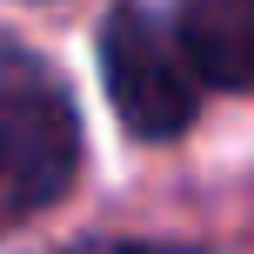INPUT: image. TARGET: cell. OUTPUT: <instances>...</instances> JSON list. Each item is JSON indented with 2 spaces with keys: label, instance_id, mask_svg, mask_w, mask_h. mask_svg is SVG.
I'll return each mask as SVG.
<instances>
[{
  "label": "cell",
  "instance_id": "3",
  "mask_svg": "<svg viewBox=\"0 0 254 254\" xmlns=\"http://www.w3.org/2000/svg\"><path fill=\"white\" fill-rule=\"evenodd\" d=\"M67 254H181V248H147V241H121V234H94V241H80Z\"/></svg>",
  "mask_w": 254,
  "mask_h": 254
},
{
  "label": "cell",
  "instance_id": "2",
  "mask_svg": "<svg viewBox=\"0 0 254 254\" xmlns=\"http://www.w3.org/2000/svg\"><path fill=\"white\" fill-rule=\"evenodd\" d=\"M101 74H107V101H114V114L134 140H174L201 107V80H194L174 27L147 0H121L107 13Z\"/></svg>",
  "mask_w": 254,
  "mask_h": 254
},
{
  "label": "cell",
  "instance_id": "1",
  "mask_svg": "<svg viewBox=\"0 0 254 254\" xmlns=\"http://www.w3.org/2000/svg\"><path fill=\"white\" fill-rule=\"evenodd\" d=\"M80 167V121L40 61L0 67V214H40Z\"/></svg>",
  "mask_w": 254,
  "mask_h": 254
}]
</instances>
